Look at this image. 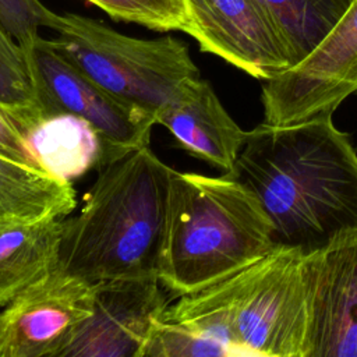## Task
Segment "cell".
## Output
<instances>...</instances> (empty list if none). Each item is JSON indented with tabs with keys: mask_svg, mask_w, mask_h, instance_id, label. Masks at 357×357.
Returning a JSON list of instances; mask_svg holds the SVG:
<instances>
[{
	"mask_svg": "<svg viewBox=\"0 0 357 357\" xmlns=\"http://www.w3.org/2000/svg\"><path fill=\"white\" fill-rule=\"evenodd\" d=\"M257 197L229 174L172 169L158 278L172 297L198 291L275 248Z\"/></svg>",
	"mask_w": 357,
	"mask_h": 357,
	"instance_id": "3957f363",
	"label": "cell"
},
{
	"mask_svg": "<svg viewBox=\"0 0 357 357\" xmlns=\"http://www.w3.org/2000/svg\"><path fill=\"white\" fill-rule=\"evenodd\" d=\"M185 25L202 52L266 81L294 66L279 28L258 0H184Z\"/></svg>",
	"mask_w": 357,
	"mask_h": 357,
	"instance_id": "ba28073f",
	"label": "cell"
},
{
	"mask_svg": "<svg viewBox=\"0 0 357 357\" xmlns=\"http://www.w3.org/2000/svg\"><path fill=\"white\" fill-rule=\"evenodd\" d=\"M304 271L305 357H357V230L305 254Z\"/></svg>",
	"mask_w": 357,
	"mask_h": 357,
	"instance_id": "30bf717a",
	"label": "cell"
},
{
	"mask_svg": "<svg viewBox=\"0 0 357 357\" xmlns=\"http://www.w3.org/2000/svg\"><path fill=\"white\" fill-rule=\"evenodd\" d=\"M93 284L56 269L0 312V357H60L92 314Z\"/></svg>",
	"mask_w": 357,
	"mask_h": 357,
	"instance_id": "9c48e42d",
	"label": "cell"
},
{
	"mask_svg": "<svg viewBox=\"0 0 357 357\" xmlns=\"http://www.w3.org/2000/svg\"><path fill=\"white\" fill-rule=\"evenodd\" d=\"M36 166L45 173L71 183L103 165V144L96 130L84 119L56 113L22 130Z\"/></svg>",
	"mask_w": 357,
	"mask_h": 357,
	"instance_id": "5bb4252c",
	"label": "cell"
},
{
	"mask_svg": "<svg viewBox=\"0 0 357 357\" xmlns=\"http://www.w3.org/2000/svg\"><path fill=\"white\" fill-rule=\"evenodd\" d=\"M305 254L275 247L251 265L167 305L160 319L185 325L231 356L305 357Z\"/></svg>",
	"mask_w": 357,
	"mask_h": 357,
	"instance_id": "277c9868",
	"label": "cell"
},
{
	"mask_svg": "<svg viewBox=\"0 0 357 357\" xmlns=\"http://www.w3.org/2000/svg\"><path fill=\"white\" fill-rule=\"evenodd\" d=\"M113 20L135 22L153 31H183L184 0H88Z\"/></svg>",
	"mask_w": 357,
	"mask_h": 357,
	"instance_id": "d6986e66",
	"label": "cell"
},
{
	"mask_svg": "<svg viewBox=\"0 0 357 357\" xmlns=\"http://www.w3.org/2000/svg\"><path fill=\"white\" fill-rule=\"evenodd\" d=\"M258 1L283 35L291 52L294 66L319 46L353 3V0Z\"/></svg>",
	"mask_w": 357,
	"mask_h": 357,
	"instance_id": "2e32d148",
	"label": "cell"
},
{
	"mask_svg": "<svg viewBox=\"0 0 357 357\" xmlns=\"http://www.w3.org/2000/svg\"><path fill=\"white\" fill-rule=\"evenodd\" d=\"M156 124L165 126L181 149L225 174L233 170L247 137V131L230 117L211 84L202 78L162 110Z\"/></svg>",
	"mask_w": 357,
	"mask_h": 357,
	"instance_id": "7c38bea8",
	"label": "cell"
},
{
	"mask_svg": "<svg viewBox=\"0 0 357 357\" xmlns=\"http://www.w3.org/2000/svg\"><path fill=\"white\" fill-rule=\"evenodd\" d=\"M223 344L199 332L172 321L158 319L152 328L142 357H229Z\"/></svg>",
	"mask_w": 357,
	"mask_h": 357,
	"instance_id": "ac0fdd59",
	"label": "cell"
},
{
	"mask_svg": "<svg viewBox=\"0 0 357 357\" xmlns=\"http://www.w3.org/2000/svg\"><path fill=\"white\" fill-rule=\"evenodd\" d=\"M75 205L71 183L0 155V220L64 218Z\"/></svg>",
	"mask_w": 357,
	"mask_h": 357,
	"instance_id": "9a60e30c",
	"label": "cell"
},
{
	"mask_svg": "<svg viewBox=\"0 0 357 357\" xmlns=\"http://www.w3.org/2000/svg\"><path fill=\"white\" fill-rule=\"evenodd\" d=\"M172 169L149 145L102 166L79 213L63 220L56 269L91 284L158 275Z\"/></svg>",
	"mask_w": 357,
	"mask_h": 357,
	"instance_id": "7a4b0ae2",
	"label": "cell"
},
{
	"mask_svg": "<svg viewBox=\"0 0 357 357\" xmlns=\"http://www.w3.org/2000/svg\"><path fill=\"white\" fill-rule=\"evenodd\" d=\"M227 174L257 197L276 247L308 254L357 230V152L332 114L247 131Z\"/></svg>",
	"mask_w": 357,
	"mask_h": 357,
	"instance_id": "6da1fadb",
	"label": "cell"
},
{
	"mask_svg": "<svg viewBox=\"0 0 357 357\" xmlns=\"http://www.w3.org/2000/svg\"><path fill=\"white\" fill-rule=\"evenodd\" d=\"M63 220H0V307L56 271Z\"/></svg>",
	"mask_w": 357,
	"mask_h": 357,
	"instance_id": "4fadbf2b",
	"label": "cell"
},
{
	"mask_svg": "<svg viewBox=\"0 0 357 357\" xmlns=\"http://www.w3.org/2000/svg\"><path fill=\"white\" fill-rule=\"evenodd\" d=\"M0 155L18 163L39 169L28 148L21 127L3 106H0Z\"/></svg>",
	"mask_w": 357,
	"mask_h": 357,
	"instance_id": "44dd1931",
	"label": "cell"
},
{
	"mask_svg": "<svg viewBox=\"0 0 357 357\" xmlns=\"http://www.w3.org/2000/svg\"><path fill=\"white\" fill-rule=\"evenodd\" d=\"M0 106L18 123L21 130L43 117L36 95L28 56L0 24Z\"/></svg>",
	"mask_w": 357,
	"mask_h": 357,
	"instance_id": "e0dca14e",
	"label": "cell"
},
{
	"mask_svg": "<svg viewBox=\"0 0 357 357\" xmlns=\"http://www.w3.org/2000/svg\"><path fill=\"white\" fill-rule=\"evenodd\" d=\"M54 15L39 0H0V24L20 45L35 39L40 26L50 28Z\"/></svg>",
	"mask_w": 357,
	"mask_h": 357,
	"instance_id": "ffe728a7",
	"label": "cell"
},
{
	"mask_svg": "<svg viewBox=\"0 0 357 357\" xmlns=\"http://www.w3.org/2000/svg\"><path fill=\"white\" fill-rule=\"evenodd\" d=\"M52 45L119 100L156 120L201 78L188 46L173 38L138 39L78 14H56Z\"/></svg>",
	"mask_w": 357,
	"mask_h": 357,
	"instance_id": "5b68a950",
	"label": "cell"
},
{
	"mask_svg": "<svg viewBox=\"0 0 357 357\" xmlns=\"http://www.w3.org/2000/svg\"><path fill=\"white\" fill-rule=\"evenodd\" d=\"M357 92V0L331 33L294 67L264 81V123L291 124L336 107Z\"/></svg>",
	"mask_w": 357,
	"mask_h": 357,
	"instance_id": "52a82bcc",
	"label": "cell"
},
{
	"mask_svg": "<svg viewBox=\"0 0 357 357\" xmlns=\"http://www.w3.org/2000/svg\"><path fill=\"white\" fill-rule=\"evenodd\" d=\"M169 300L158 275L124 276L93 284L92 314L60 357H142Z\"/></svg>",
	"mask_w": 357,
	"mask_h": 357,
	"instance_id": "8fae6325",
	"label": "cell"
},
{
	"mask_svg": "<svg viewBox=\"0 0 357 357\" xmlns=\"http://www.w3.org/2000/svg\"><path fill=\"white\" fill-rule=\"evenodd\" d=\"M21 46L28 56L43 117L70 113L88 121L103 144L102 166L149 145L156 124L152 114L110 95L67 60L50 39L38 35Z\"/></svg>",
	"mask_w": 357,
	"mask_h": 357,
	"instance_id": "8992f818",
	"label": "cell"
}]
</instances>
